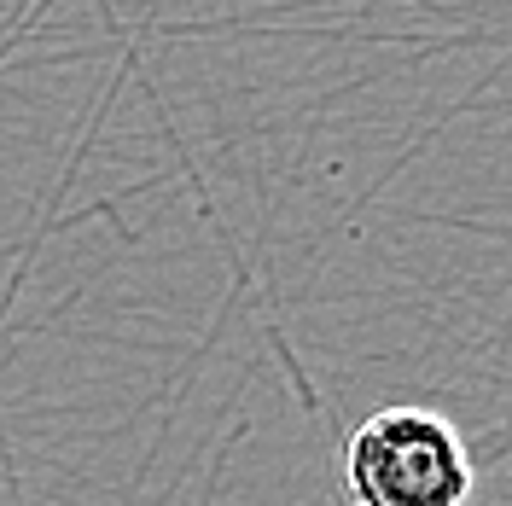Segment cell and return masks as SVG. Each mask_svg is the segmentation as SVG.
<instances>
[{
	"instance_id": "6da1fadb",
	"label": "cell",
	"mask_w": 512,
	"mask_h": 506,
	"mask_svg": "<svg viewBox=\"0 0 512 506\" xmlns=\"http://www.w3.org/2000/svg\"><path fill=\"white\" fill-rule=\"evenodd\" d=\"M472 483H478L472 443L443 408L384 402L344 437L350 506H466Z\"/></svg>"
},
{
	"instance_id": "7a4b0ae2",
	"label": "cell",
	"mask_w": 512,
	"mask_h": 506,
	"mask_svg": "<svg viewBox=\"0 0 512 506\" xmlns=\"http://www.w3.org/2000/svg\"><path fill=\"white\" fill-rule=\"evenodd\" d=\"M478 443L483 448H472L478 483H472V501L466 506H512V419L507 425H489Z\"/></svg>"
}]
</instances>
